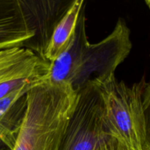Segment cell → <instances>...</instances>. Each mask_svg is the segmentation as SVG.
<instances>
[{"label": "cell", "instance_id": "obj_1", "mask_svg": "<svg viewBox=\"0 0 150 150\" xmlns=\"http://www.w3.org/2000/svg\"><path fill=\"white\" fill-rule=\"evenodd\" d=\"M68 83L45 81L27 92V108L12 150H58L77 100Z\"/></svg>", "mask_w": 150, "mask_h": 150}, {"label": "cell", "instance_id": "obj_2", "mask_svg": "<svg viewBox=\"0 0 150 150\" xmlns=\"http://www.w3.org/2000/svg\"><path fill=\"white\" fill-rule=\"evenodd\" d=\"M93 83L103 100L105 133L118 139L130 150H143L146 145L144 79L128 86L119 81L114 75Z\"/></svg>", "mask_w": 150, "mask_h": 150}, {"label": "cell", "instance_id": "obj_3", "mask_svg": "<svg viewBox=\"0 0 150 150\" xmlns=\"http://www.w3.org/2000/svg\"><path fill=\"white\" fill-rule=\"evenodd\" d=\"M131 49L130 30L126 22L120 18L108 36L99 42L86 45L71 86L78 91L87 83L115 75L116 69Z\"/></svg>", "mask_w": 150, "mask_h": 150}, {"label": "cell", "instance_id": "obj_4", "mask_svg": "<svg viewBox=\"0 0 150 150\" xmlns=\"http://www.w3.org/2000/svg\"><path fill=\"white\" fill-rule=\"evenodd\" d=\"M104 134L102 98L97 86L89 83L78 90L76 105L58 150H94Z\"/></svg>", "mask_w": 150, "mask_h": 150}, {"label": "cell", "instance_id": "obj_5", "mask_svg": "<svg viewBox=\"0 0 150 150\" xmlns=\"http://www.w3.org/2000/svg\"><path fill=\"white\" fill-rule=\"evenodd\" d=\"M73 1H22L21 5L34 37L24 48L42 59L54 27Z\"/></svg>", "mask_w": 150, "mask_h": 150}, {"label": "cell", "instance_id": "obj_6", "mask_svg": "<svg viewBox=\"0 0 150 150\" xmlns=\"http://www.w3.org/2000/svg\"><path fill=\"white\" fill-rule=\"evenodd\" d=\"M34 35L20 0H0V51L24 48Z\"/></svg>", "mask_w": 150, "mask_h": 150}, {"label": "cell", "instance_id": "obj_7", "mask_svg": "<svg viewBox=\"0 0 150 150\" xmlns=\"http://www.w3.org/2000/svg\"><path fill=\"white\" fill-rule=\"evenodd\" d=\"M85 8L86 6L81 12L71 43L57 59L50 63L48 81L51 83L71 84L73 81L83 49L89 42L86 35Z\"/></svg>", "mask_w": 150, "mask_h": 150}, {"label": "cell", "instance_id": "obj_8", "mask_svg": "<svg viewBox=\"0 0 150 150\" xmlns=\"http://www.w3.org/2000/svg\"><path fill=\"white\" fill-rule=\"evenodd\" d=\"M49 62L28 48L0 51V83L37 74H49Z\"/></svg>", "mask_w": 150, "mask_h": 150}, {"label": "cell", "instance_id": "obj_9", "mask_svg": "<svg viewBox=\"0 0 150 150\" xmlns=\"http://www.w3.org/2000/svg\"><path fill=\"white\" fill-rule=\"evenodd\" d=\"M27 86L0 99V136L12 150L24 120L27 108Z\"/></svg>", "mask_w": 150, "mask_h": 150}, {"label": "cell", "instance_id": "obj_10", "mask_svg": "<svg viewBox=\"0 0 150 150\" xmlns=\"http://www.w3.org/2000/svg\"><path fill=\"white\" fill-rule=\"evenodd\" d=\"M83 0H75L54 27L51 38L42 54V59L51 63L62 54L73 39L78 20L83 7Z\"/></svg>", "mask_w": 150, "mask_h": 150}, {"label": "cell", "instance_id": "obj_11", "mask_svg": "<svg viewBox=\"0 0 150 150\" xmlns=\"http://www.w3.org/2000/svg\"><path fill=\"white\" fill-rule=\"evenodd\" d=\"M48 74H37L27 78L13 79L0 83V99L13 93L15 91L27 86H35L48 81Z\"/></svg>", "mask_w": 150, "mask_h": 150}, {"label": "cell", "instance_id": "obj_12", "mask_svg": "<svg viewBox=\"0 0 150 150\" xmlns=\"http://www.w3.org/2000/svg\"><path fill=\"white\" fill-rule=\"evenodd\" d=\"M94 150H130L116 138L108 134L101 136Z\"/></svg>", "mask_w": 150, "mask_h": 150}, {"label": "cell", "instance_id": "obj_13", "mask_svg": "<svg viewBox=\"0 0 150 150\" xmlns=\"http://www.w3.org/2000/svg\"><path fill=\"white\" fill-rule=\"evenodd\" d=\"M143 108L146 123V144L150 146V81L146 83L144 91Z\"/></svg>", "mask_w": 150, "mask_h": 150}, {"label": "cell", "instance_id": "obj_14", "mask_svg": "<svg viewBox=\"0 0 150 150\" xmlns=\"http://www.w3.org/2000/svg\"><path fill=\"white\" fill-rule=\"evenodd\" d=\"M0 150H10L1 136H0Z\"/></svg>", "mask_w": 150, "mask_h": 150}, {"label": "cell", "instance_id": "obj_15", "mask_svg": "<svg viewBox=\"0 0 150 150\" xmlns=\"http://www.w3.org/2000/svg\"><path fill=\"white\" fill-rule=\"evenodd\" d=\"M143 150H150V146H148V145H145L144 147L143 148Z\"/></svg>", "mask_w": 150, "mask_h": 150}, {"label": "cell", "instance_id": "obj_16", "mask_svg": "<svg viewBox=\"0 0 150 150\" xmlns=\"http://www.w3.org/2000/svg\"><path fill=\"white\" fill-rule=\"evenodd\" d=\"M145 2H146V4H147L148 7H149V9H150V1H146Z\"/></svg>", "mask_w": 150, "mask_h": 150}]
</instances>
